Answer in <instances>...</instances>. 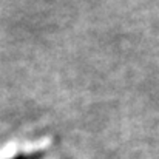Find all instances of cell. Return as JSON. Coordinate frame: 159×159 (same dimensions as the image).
<instances>
[{
    "mask_svg": "<svg viewBox=\"0 0 159 159\" xmlns=\"http://www.w3.org/2000/svg\"><path fill=\"white\" fill-rule=\"evenodd\" d=\"M45 153L43 152H34V153H19L11 159H43Z\"/></svg>",
    "mask_w": 159,
    "mask_h": 159,
    "instance_id": "cell-1",
    "label": "cell"
}]
</instances>
